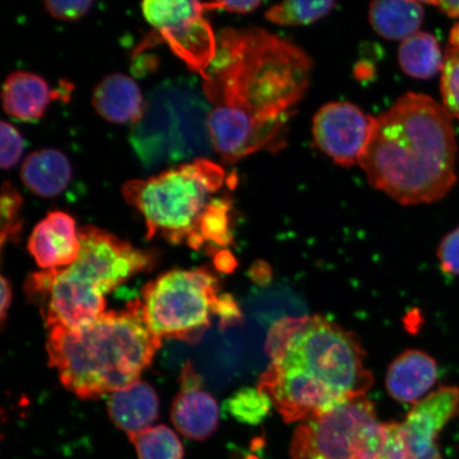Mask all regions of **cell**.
Listing matches in <instances>:
<instances>
[{
    "label": "cell",
    "instance_id": "cell-28",
    "mask_svg": "<svg viewBox=\"0 0 459 459\" xmlns=\"http://www.w3.org/2000/svg\"><path fill=\"white\" fill-rule=\"evenodd\" d=\"M43 4L46 11L54 19L74 22L89 13L94 0H43Z\"/></svg>",
    "mask_w": 459,
    "mask_h": 459
},
{
    "label": "cell",
    "instance_id": "cell-20",
    "mask_svg": "<svg viewBox=\"0 0 459 459\" xmlns=\"http://www.w3.org/2000/svg\"><path fill=\"white\" fill-rule=\"evenodd\" d=\"M399 65L407 76L429 79L443 71L445 56L432 34L416 32L403 39L399 48Z\"/></svg>",
    "mask_w": 459,
    "mask_h": 459
},
{
    "label": "cell",
    "instance_id": "cell-33",
    "mask_svg": "<svg viewBox=\"0 0 459 459\" xmlns=\"http://www.w3.org/2000/svg\"><path fill=\"white\" fill-rule=\"evenodd\" d=\"M13 292L10 281L3 275L2 277V301H0V319L2 326L5 325V319L8 317L11 302H13Z\"/></svg>",
    "mask_w": 459,
    "mask_h": 459
},
{
    "label": "cell",
    "instance_id": "cell-3",
    "mask_svg": "<svg viewBox=\"0 0 459 459\" xmlns=\"http://www.w3.org/2000/svg\"><path fill=\"white\" fill-rule=\"evenodd\" d=\"M452 117L430 97L407 93L376 117L359 160L370 185L403 205L433 204L457 181Z\"/></svg>",
    "mask_w": 459,
    "mask_h": 459
},
{
    "label": "cell",
    "instance_id": "cell-10",
    "mask_svg": "<svg viewBox=\"0 0 459 459\" xmlns=\"http://www.w3.org/2000/svg\"><path fill=\"white\" fill-rule=\"evenodd\" d=\"M459 415V387L440 386L417 402L403 422L387 423L390 439L403 459H444L439 435Z\"/></svg>",
    "mask_w": 459,
    "mask_h": 459
},
{
    "label": "cell",
    "instance_id": "cell-11",
    "mask_svg": "<svg viewBox=\"0 0 459 459\" xmlns=\"http://www.w3.org/2000/svg\"><path fill=\"white\" fill-rule=\"evenodd\" d=\"M376 117L350 102H331L315 115L316 145L338 165L359 163L370 141Z\"/></svg>",
    "mask_w": 459,
    "mask_h": 459
},
{
    "label": "cell",
    "instance_id": "cell-23",
    "mask_svg": "<svg viewBox=\"0 0 459 459\" xmlns=\"http://www.w3.org/2000/svg\"><path fill=\"white\" fill-rule=\"evenodd\" d=\"M335 0H283L265 14L280 26H306L324 19L334 8Z\"/></svg>",
    "mask_w": 459,
    "mask_h": 459
},
{
    "label": "cell",
    "instance_id": "cell-24",
    "mask_svg": "<svg viewBox=\"0 0 459 459\" xmlns=\"http://www.w3.org/2000/svg\"><path fill=\"white\" fill-rule=\"evenodd\" d=\"M230 416L240 423L257 426L265 420L273 406L271 398L258 388L244 387L235 392L225 403Z\"/></svg>",
    "mask_w": 459,
    "mask_h": 459
},
{
    "label": "cell",
    "instance_id": "cell-5",
    "mask_svg": "<svg viewBox=\"0 0 459 459\" xmlns=\"http://www.w3.org/2000/svg\"><path fill=\"white\" fill-rule=\"evenodd\" d=\"M231 177L204 158L175 166L143 180L125 183L122 193L145 220L147 238L191 247L201 218Z\"/></svg>",
    "mask_w": 459,
    "mask_h": 459
},
{
    "label": "cell",
    "instance_id": "cell-14",
    "mask_svg": "<svg viewBox=\"0 0 459 459\" xmlns=\"http://www.w3.org/2000/svg\"><path fill=\"white\" fill-rule=\"evenodd\" d=\"M438 380L437 361L421 350H406L390 364L387 392L402 403H417Z\"/></svg>",
    "mask_w": 459,
    "mask_h": 459
},
{
    "label": "cell",
    "instance_id": "cell-31",
    "mask_svg": "<svg viewBox=\"0 0 459 459\" xmlns=\"http://www.w3.org/2000/svg\"><path fill=\"white\" fill-rule=\"evenodd\" d=\"M263 0H214V7L232 13H250L258 8Z\"/></svg>",
    "mask_w": 459,
    "mask_h": 459
},
{
    "label": "cell",
    "instance_id": "cell-6",
    "mask_svg": "<svg viewBox=\"0 0 459 459\" xmlns=\"http://www.w3.org/2000/svg\"><path fill=\"white\" fill-rule=\"evenodd\" d=\"M220 279L208 268L175 269L143 286V319L153 335L196 342L211 326Z\"/></svg>",
    "mask_w": 459,
    "mask_h": 459
},
{
    "label": "cell",
    "instance_id": "cell-2",
    "mask_svg": "<svg viewBox=\"0 0 459 459\" xmlns=\"http://www.w3.org/2000/svg\"><path fill=\"white\" fill-rule=\"evenodd\" d=\"M265 350L272 363L257 388L285 422L323 415L373 385L358 336L321 316L277 321Z\"/></svg>",
    "mask_w": 459,
    "mask_h": 459
},
{
    "label": "cell",
    "instance_id": "cell-19",
    "mask_svg": "<svg viewBox=\"0 0 459 459\" xmlns=\"http://www.w3.org/2000/svg\"><path fill=\"white\" fill-rule=\"evenodd\" d=\"M423 17L422 5L412 0H373L369 9L373 30L389 41H403L412 36Z\"/></svg>",
    "mask_w": 459,
    "mask_h": 459
},
{
    "label": "cell",
    "instance_id": "cell-29",
    "mask_svg": "<svg viewBox=\"0 0 459 459\" xmlns=\"http://www.w3.org/2000/svg\"><path fill=\"white\" fill-rule=\"evenodd\" d=\"M437 258L441 271L453 277H459V226L441 239Z\"/></svg>",
    "mask_w": 459,
    "mask_h": 459
},
{
    "label": "cell",
    "instance_id": "cell-35",
    "mask_svg": "<svg viewBox=\"0 0 459 459\" xmlns=\"http://www.w3.org/2000/svg\"><path fill=\"white\" fill-rule=\"evenodd\" d=\"M438 7L450 17H459V0H437Z\"/></svg>",
    "mask_w": 459,
    "mask_h": 459
},
{
    "label": "cell",
    "instance_id": "cell-17",
    "mask_svg": "<svg viewBox=\"0 0 459 459\" xmlns=\"http://www.w3.org/2000/svg\"><path fill=\"white\" fill-rule=\"evenodd\" d=\"M159 409L156 390L140 380L112 393L108 400V412L111 420L129 435L151 428L157 420Z\"/></svg>",
    "mask_w": 459,
    "mask_h": 459
},
{
    "label": "cell",
    "instance_id": "cell-21",
    "mask_svg": "<svg viewBox=\"0 0 459 459\" xmlns=\"http://www.w3.org/2000/svg\"><path fill=\"white\" fill-rule=\"evenodd\" d=\"M232 201L228 195L216 197L205 210L199 222L194 250L206 248L215 255L221 248L233 244Z\"/></svg>",
    "mask_w": 459,
    "mask_h": 459
},
{
    "label": "cell",
    "instance_id": "cell-27",
    "mask_svg": "<svg viewBox=\"0 0 459 459\" xmlns=\"http://www.w3.org/2000/svg\"><path fill=\"white\" fill-rule=\"evenodd\" d=\"M0 135H2L0 136V140H2L0 165L4 170L13 169L24 153V139L13 124L4 122V120L0 124Z\"/></svg>",
    "mask_w": 459,
    "mask_h": 459
},
{
    "label": "cell",
    "instance_id": "cell-25",
    "mask_svg": "<svg viewBox=\"0 0 459 459\" xmlns=\"http://www.w3.org/2000/svg\"><path fill=\"white\" fill-rule=\"evenodd\" d=\"M441 72L444 107L459 122V22L451 29Z\"/></svg>",
    "mask_w": 459,
    "mask_h": 459
},
{
    "label": "cell",
    "instance_id": "cell-22",
    "mask_svg": "<svg viewBox=\"0 0 459 459\" xmlns=\"http://www.w3.org/2000/svg\"><path fill=\"white\" fill-rule=\"evenodd\" d=\"M139 459H183L185 449L174 430L160 424L129 435Z\"/></svg>",
    "mask_w": 459,
    "mask_h": 459
},
{
    "label": "cell",
    "instance_id": "cell-8",
    "mask_svg": "<svg viewBox=\"0 0 459 459\" xmlns=\"http://www.w3.org/2000/svg\"><path fill=\"white\" fill-rule=\"evenodd\" d=\"M79 239L78 258L66 271L102 296L156 264L153 252L136 248L106 230L84 227L79 231Z\"/></svg>",
    "mask_w": 459,
    "mask_h": 459
},
{
    "label": "cell",
    "instance_id": "cell-13",
    "mask_svg": "<svg viewBox=\"0 0 459 459\" xmlns=\"http://www.w3.org/2000/svg\"><path fill=\"white\" fill-rule=\"evenodd\" d=\"M28 250L43 271L71 266L80 251L79 232L74 218L65 212H50L33 229Z\"/></svg>",
    "mask_w": 459,
    "mask_h": 459
},
{
    "label": "cell",
    "instance_id": "cell-9",
    "mask_svg": "<svg viewBox=\"0 0 459 459\" xmlns=\"http://www.w3.org/2000/svg\"><path fill=\"white\" fill-rule=\"evenodd\" d=\"M142 13L189 68L204 74L216 54L217 38L201 0H143Z\"/></svg>",
    "mask_w": 459,
    "mask_h": 459
},
{
    "label": "cell",
    "instance_id": "cell-18",
    "mask_svg": "<svg viewBox=\"0 0 459 459\" xmlns=\"http://www.w3.org/2000/svg\"><path fill=\"white\" fill-rule=\"evenodd\" d=\"M21 178L29 191L37 196L56 197L70 186L72 164L65 154L57 149H39L25 159Z\"/></svg>",
    "mask_w": 459,
    "mask_h": 459
},
{
    "label": "cell",
    "instance_id": "cell-26",
    "mask_svg": "<svg viewBox=\"0 0 459 459\" xmlns=\"http://www.w3.org/2000/svg\"><path fill=\"white\" fill-rule=\"evenodd\" d=\"M22 198L10 182H4L2 187V199H0V221H2V247L7 242H14L20 239L22 221L21 220V209Z\"/></svg>",
    "mask_w": 459,
    "mask_h": 459
},
{
    "label": "cell",
    "instance_id": "cell-30",
    "mask_svg": "<svg viewBox=\"0 0 459 459\" xmlns=\"http://www.w3.org/2000/svg\"><path fill=\"white\" fill-rule=\"evenodd\" d=\"M214 316L220 319L221 329L226 330L243 323V315L238 303L232 295L223 292L218 296Z\"/></svg>",
    "mask_w": 459,
    "mask_h": 459
},
{
    "label": "cell",
    "instance_id": "cell-7",
    "mask_svg": "<svg viewBox=\"0 0 459 459\" xmlns=\"http://www.w3.org/2000/svg\"><path fill=\"white\" fill-rule=\"evenodd\" d=\"M385 441L386 423L363 395L303 421L290 453L291 459H380Z\"/></svg>",
    "mask_w": 459,
    "mask_h": 459
},
{
    "label": "cell",
    "instance_id": "cell-1",
    "mask_svg": "<svg viewBox=\"0 0 459 459\" xmlns=\"http://www.w3.org/2000/svg\"><path fill=\"white\" fill-rule=\"evenodd\" d=\"M312 67L298 46L263 29H225L203 74L205 96L213 105L206 118L210 134L242 146L282 145Z\"/></svg>",
    "mask_w": 459,
    "mask_h": 459
},
{
    "label": "cell",
    "instance_id": "cell-34",
    "mask_svg": "<svg viewBox=\"0 0 459 459\" xmlns=\"http://www.w3.org/2000/svg\"><path fill=\"white\" fill-rule=\"evenodd\" d=\"M214 264L218 271L231 273L238 267V261L229 250H220L214 255Z\"/></svg>",
    "mask_w": 459,
    "mask_h": 459
},
{
    "label": "cell",
    "instance_id": "cell-15",
    "mask_svg": "<svg viewBox=\"0 0 459 459\" xmlns=\"http://www.w3.org/2000/svg\"><path fill=\"white\" fill-rule=\"evenodd\" d=\"M91 103L100 117L117 125L139 123L146 111L139 85L119 73L108 74L97 83Z\"/></svg>",
    "mask_w": 459,
    "mask_h": 459
},
{
    "label": "cell",
    "instance_id": "cell-36",
    "mask_svg": "<svg viewBox=\"0 0 459 459\" xmlns=\"http://www.w3.org/2000/svg\"><path fill=\"white\" fill-rule=\"evenodd\" d=\"M412 2H416V3H423V4H435V5H437V0H412Z\"/></svg>",
    "mask_w": 459,
    "mask_h": 459
},
{
    "label": "cell",
    "instance_id": "cell-12",
    "mask_svg": "<svg viewBox=\"0 0 459 459\" xmlns=\"http://www.w3.org/2000/svg\"><path fill=\"white\" fill-rule=\"evenodd\" d=\"M171 421L185 437L204 441L216 432L220 409L216 400L203 389V378L194 370L191 361L183 366L180 392L172 402Z\"/></svg>",
    "mask_w": 459,
    "mask_h": 459
},
{
    "label": "cell",
    "instance_id": "cell-32",
    "mask_svg": "<svg viewBox=\"0 0 459 459\" xmlns=\"http://www.w3.org/2000/svg\"><path fill=\"white\" fill-rule=\"evenodd\" d=\"M248 275L255 284L266 286L272 282L273 269L268 263L257 261L250 267Z\"/></svg>",
    "mask_w": 459,
    "mask_h": 459
},
{
    "label": "cell",
    "instance_id": "cell-16",
    "mask_svg": "<svg viewBox=\"0 0 459 459\" xmlns=\"http://www.w3.org/2000/svg\"><path fill=\"white\" fill-rule=\"evenodd\" d=\"M55 97L46 80L29 72L11 73L3 85V108L9 117L24 123L42 119Z\"/></svg>",
    "mask_w": 459,
    "mask_h": 459
},
{
    "label": "cell",
    "instance_id": "cell-4",
    "mask_svg": "<svg viewBox=\"0 0 459 459\" xmlns=\"http://www.w3.org/2000/svg\"><path fill=\"white\" fill-rule=\"evenodd\" d=\"M160 344L136 299L123 311L103 313L80 328L54 326L46 349L62 385L80 399L91 400L139 381Z\"/></svg>",
    "mask_w": 459,
    "mask_h": 459
}]
</instances>
